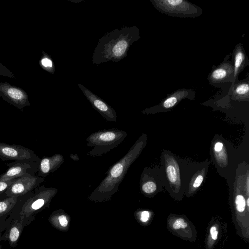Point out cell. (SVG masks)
<instances>
[{
  "instance_id": "10",
  "label": "cell",
  "mask_w": 249,
  "mask_h": 249,
  "mask_svg": "<svg viewBox=\"0 0 249 249\" xmlns=\"http://www.w3.org/2000/svg\"><path fill=\"white\" fill-rule=\"evenodd\" d=\"M39 162L15 161L6 164L7 170L0 175V180H10L17 178L26 174L36 175L38 170Z\"/></svg>"
},
{
  "instance_id": "12",
  "label": "cell",
  "mask_w": 249,
  "mask_h": 249,
  "mask_svg": "<svg viewBox=\"0 0 249 249\" xmlns=\"http://www.w3.org/2000/svg\"><path fill=\"white\" fill-rule=\"evenodd\" d=\"M3 86L0 88L1 93L10 104L20 109L30 106L28 96L23 90L9 85Z\"/></svg>"
},
{
  "instance_id": "16",
  "label": "cell",
  "mask_w": 249,
  "mask_h": 249,
  "mask_svg": "<svg viewBox=\"0 0 249 249\" xmlns=\"http://www.w3.org/2000/svg\"><path fill=\"white\" fill-rule=\"evenodd\" d=\"M229 94L234 100L249 101V73L243 80H237L231 86Z\"/></svg>"
},
{
  "instance_id": "11",
  "label": "cell",
  "mask_w": 249,
  "mask_h": 249,
  "mask_svg": "<svg viewBox=\"0 0 249 249\" xmlns=\"http://www.w3.org/2000/svg\"><path fill=\"white\" fill-rule=\"evenodd\" d=\"M79 87L89 101L93 107L107 121L115 122L117 119V114L114 109L105 103L97 95L91 92L82 85Z\"/></svg>"
},
{
  "instance_id": "23",
  "label": "cell",
  "mask_w": 249,
  "mask_h": 249,
  "mask_svg": "<svg viewBox=\"0 0 249 249\" xmlns=\"http://www.w3.org/2000/svg\"><path fill=\"white\" fill-rule=\"evenodd\" d=\"M151 213L147 211H143L141 213L140 220L142 222H146L150 219Z\"/></svg>"
},
{
  "instance_id": "24",
  "label": "cell",
  "mask_w": 249,
  "mask_h": 249,
  "mask_svg": "<svg viewBox=\"0 0 249 249\" xmlns=\"http://www.w3.org/2000/svg\"><path fill=\"white\" fill-rule=\"evenodd\" d=\"M41 64L46 68H51L53 67V64L51 60L47 57L44 58L42 59Z\"/></svg>"
},
{
  "instance_id": "22",
  "label": "cell",
  "mask_w": 249,
  "mask_h": 249,
  "mask_svg": "<svg viewBox=\"0 0 249 249\" xmlns=\"http://www.w3.org/2000/svg\"><path fill=\"white\" fill-rule=\"evenodd\" d=\"M204 178V176L202 174H200L196 176L195 180L192 183V187L194 189H196L202 183Z\"/></svg>"
},
{
  "instance_id": "26",
  "label": "cell",
  "mask_w": 249,
  "mask_h": 249,
  "mask_svg": "<svg viewBox=\"0 0 249 249\" xmlns=\"http://www.w3.org/2000/svg\"><path fill=\"white\" fill-rule=\"evenodd\" d=\"M223 143L220 142H216L214 145V150L215 152L221 151L223 149Z\"/></svg>"
},
{
  "instance_id": "2",
  "label": "cell",
  "mask_w": 249,
  "mask_h": 249,
  "mask_svg": "<svg viewBox=\"0 0 249 249\" xmlns=\"http://www.w3.org/2000/svg\"><path fill=\"white\" fill-rule=\"evenodd\" d=\"M146 135L142 134L126 154L109 169L107 176L95 189L91 196H110L118 190L129 168L138 158L146 142Z\"/></svg>"
},
{
  "instance_id": "6",
  "label": "cell",
  "mask_w": 249,
  "mask_h": 249,
  "mask_svg": "<svg viewBox=\"0 0 249 249\" xmlns=\"http://www.w3.org/2000/svg\"><path fill=\"white\" fill-rule=\"evenodd\" d=\"M0 159L39 162L40 159L31 149L22 145L0 142Z\"/></svg>"
},
{
  "instance_id": "27",
  "label": "cell",
  "mask_w": 249,
  "mask_h": 249,
  "mask_svg": "<svg viewBox=\"0 0 249 249\" xmlns=\"http://www.w3.org/2000/svg\"><path fill=\"white\" fill-rule=\"evenodd\" d=\"M70 157L73 159V160H77L75 158V157H78V156H77V154H71L70 155Z\"/></svg>"
},
{
  "instance_id": "7",
  "label": "cell",
  "mask_w": 249,
  "mask_h": 249,
  "mask_svg": "<svg viewBox=\"0 0 249 249\" xmlns=\"http://www.w3.org/2000/svg\"><path fill=\"white\" fill-rule=\"evenodd\" d=\"M231 53L227 54L223 61L218 66L213 65L209 73L207 80L209 84L215 87H222L224 85L233 82V68L231 60H230Z\"/></svg>"
},
{
  "instance_id": "14",
  "label": "cell",
  "mask_w": 249,
  "mask_h": 249,
  "mask_svg": "<svg viewBox=\"0 0 249 249\" xmlns=\"http://www.w3.org/2000/svg\"><path fill=\"white\" fill-rule=\"evenodd\" d=\"M64 161L63 156L55 154L51 157H43L38 163L37 176L44 178L55 171Z\"/></svg>"
},
{
  "instance_id": "5",
  "label": "cell",
  "mask_w": 249,
  "mask_h": 249,
  "mask_svg": "<svg viewBox=\"0 0 249 249\" xmlns=\"http://www.w3.org/2000/svg\"><path fill=\"white\" fill-rule=\"evenodd\" d=\"M243 177L238 178L233 200V221L239 236L249 241V211L246 204L244 194Z\"/></svg>"
},
{
  "instance_id": "4",
  "label": "cell",
  "mask_w": 249,
  "mask_h": 249,
  "mask_svg": "<svg viewBox=\"0 0 249 249\" xmlns=\"http://www.w3.org/2000/svg\"><path fill=\"white\" fill-rule=\"evenodd\" d=\"M160 12L173 17L195 18L200 16L203 10L186 0H150Z\"/></svg>"
},
{
  "instance_id": "25",
  "label": "cell",
  "mask_w": 249,
  "mask_h": 249,
  "mask_svg": "<svg viewBox=\"0 0 249 249\" xmlns=\"http://www.w3.org/2000/svg\"><path fill=\"white\" fill-rule=\"evenodd\" d=\"M58 220L60 224L62 227H66L68 224V221L66 217L64 215H61L58 217Z\"/></svg>"
},
{
  "instance_id": "1",
  "label": "cell",
  "mask_w": 249,
  "mask_h": 249,
  "mask_svg": "<svg viewBox=\"0 0 249 249\" xmlns=\"http://www.w3.org/2000/svg\"><path fill=\"white\" fill-rule=\"evenodd\" d=\"M141 38L136 26L124 27L107 33L99 39L92 55V63L117 62L127 55L130 46Z\"/></svg>"
},
{
  "instance_id": "17",
  "label": "cell",
  "mask_w": 249,
  "mask_h": 249,
  "mask_svg": "<svg viewBox=\"0 0 249 249\" xmlns=\"http://www.w3.org/2000/svg\"><path fill=\"white\" fill-rule=\"evenodd\" d=\"M166 171L169 181L173 185L179 187L180 185V176L178 165L176 160L171 157L166 159Z\"/></svg>"
},
{
  "instance_id": "19",
  "label": "cell",
  "mask_w": 249,
  "mask_h": 249,
  "mask_svg": "<svg viewBox=\"0 0 249 249\" xmlns=\"http://www.w3.org/2000/svg\"><path fill=\"white\" fill-rule=\"evenodd\" d=\"M141 188L143 193L150 195L154 193L157 190L156 183L151 180H141Z\"/></svg>"
},
{
  "instance_id": "8",
  "label": "cell",
  "mask_w": 249,
  "mask_h": 249,
  "mask_svg": "<svg viewBox=\"0 0 249 249\" xmlns=\"http://www.w3.org/2000/svg\"><path fill=\"white\" fill-rule=\"evenodd\" d=\"M44 181V178L26 174L14 179L5 192L6 196H23L39 187Z\"/></svg>"
},
{
  "instance_id": "9",
  "label": "cell",
  "mask_w": 249,
  "mask_h": 249,
  "mask_svg": "<svg viewBox=\"0 0 249 249\" xmlns=\"http://www.w3.org/2000/svg\"><path fill=\"white\" fill-rule=\"evenodd\" d=\"M196 92L192 89L180 88L177 89L164 98L159 105L150 108L146 109L142 112L150 113L152 111L167 110L173 108L184 99L193 100Z\"/></svg>"
},
{
  "instance_id": "18",
  "label": "cell",
  "mask_w": 249,
  "mask_h": 249,
  "mask_svg": "<svg viewBox=\"0 0 249 249\" xmlns=\"http://www.w3.org/2000/svg\"><path fill=\"white\" fill-rule=\"evenodd\" d=\"M219 232V226L217 223H214L210 227L206 240L207 249H212L218 239Z\"/></svg>"
},
{
  "instance_id": "13",
  "label": "cell",
  "mask_w": 249,
  "mask_h": 249,
  "mask_svg": "<svg viewBox=\"0 0 249 249\" xmlns=\"http://www.w3.org/2000/svg\"><path fill=\"white\" fill-rule=\"evenodd\" d=\"M231 54L233 68V82L232 85L238 80L239 74L245 67L249 66V58L241 43H238L235 45Z\"/></svg>"
},
{
  "instance_id": "20",
  "label": "cell",
  "mask_w": 249,
  "mask_h": 249,
  "mask_svg": "<svg viewBox=\"0 0 249 249\" xmlns=\"http://www.w3.org/2000/svg\"><path fill=\"white\" fill-rule=\"evenodd\" d=\"M14 179L10 180H0V197L6 196L5 192L13 183Z\"/></svg>"
},
{
  "instance_id": "3",
  "label": "cell",
  "mask_w": 249,
  "mask_h": 249,
  "mask_svg": "<svg viewBox=\"0 0 249 249\" xmlns=\"http://www.w3.org/2000/svg\"><path fill=\"white\" fill-rule=\"evenodd\" d=\"M127 134L123 130L104 129L90 134L86 139L87 146L92 148L88 153L89 157H98L108 152L123 142Z\"/></svg>"
},
{
  "instance_id": "15",
  "label": "cell",
  "mask_w": 249,
  "mask_h": 249,
  "mask_svg": "<svg viewBox=\"0 0 249 249\" xmlns=\"http://www.w3.org/2000/svg\"><path fill=\"white\" fill-rule=\"evenodd\" d=\"M168 228L172 231L183 238H191L193 235L192 229L187 218L181 216H171L168 219Z\"/></svg>"
},
{
  "instance_id": "21",
  "label": "cell",
  "mask_w": 249,
  "mask_h": 249,
  "mask_svg": "<svg viewBox=\"0 0 249 249\" xmlns=\"http://www.w3.org/2000/svg\"><path fill=\"white\" fill-rule=\"evenodd\" d=\"M19 235L18 230L16 227H13L11 229L10 234L9 238L12 242H16Z\"/></svg>"
}]
</instances>
